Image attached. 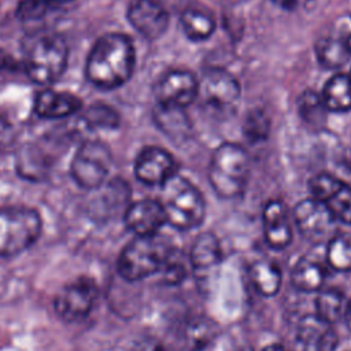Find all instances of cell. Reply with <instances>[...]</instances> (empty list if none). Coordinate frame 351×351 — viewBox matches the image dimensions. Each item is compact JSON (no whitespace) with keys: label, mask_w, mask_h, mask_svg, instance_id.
Here are the masks:
<instances>
[{"label":"cell","mask_w":351,"mask_h":351,"mask_svg":"<svg viewBox=\"0 0 351 351\" xmlns=\"http://www.w3.org/2000/svg\"><path fill=\"white\" fill-rule=\"evenodd\" d=\"M134 63L136 51L132 40L123 33H107L92 47L85 74L95 86L115 89L130 80Z\"/></svg>","instance_id":"obj_1"},{"label":"cell","mask_w":351,"mask_h":351,"mask_svg":"<svg viewBox=\"0 0 351 351\" xmlns=\"http://www.w3.org/2000/svg\"><path fill=\"white\" fill-rule=\"evenodd\" d=\"M159 199L166 221L178 230L199 228L206 217V202L202 192L188 178L176 173L162 186Z\"/></svg>","instance_id":"obj_2"},{"label":"cell","mask_w":351,"mask_h":351,"mask_svg":"<svg viewBox=\"0 0 351 351\" xmlns=\"http://www.w3.org/2000/svg\"><path fill=\"white\" fill-rule=\"evenodd\" d=\"M250 158L236 143H222L215 148L208 165V182L221 199L239 197L247 185Z\"/></svg>","instance_id":"obj_3"},{"label":"cell","mask_w":351,"mask_h":351,"mask_svg":"<svg viewBox=\"0 0 351 351\" xmlns=\"http://www.w3.org/2000/svg\"><path fill=\"white\" fill-rule=\"evenodd\" d=\"M173 247L158 234L136 236L121 251L117 262L119 276L126 281H140L160 273Z\"/></svg>","instance_id":"obj_4"},{"label":"cell","mask_w":351,"mask_h":351,"mask_svg":"<svg viewBox=\"0 0 351 351\" xmlns=\"http://www.w3.org/2000/svg\"><path fill=\"white\" fill-rule=\"evenodd\" d=\"M67 44L58 33H40L25 45V71L40 85L56 81L67 66Z\"/></svg>","instance_id":"obj_5"},{"label":"cell","mask_w":351,"mask_h":351,"mask_svg":"<svg viewBox=\"0 0 351 351\" xmlns=\"http://www.w3.org/2000/svg\"><path fill=\"white\" fill-rule=\"evenodd\" d=\"M197 80L199 88L196 100H199L206 114L214 119L226 121L237 112L241 99V86L232 73L211 67Z\"/></svg>","instance_id":"obj_6"},{"label":"cell","mask_w":351,"mask_h":351,"mask_svg":"<svg viewBox=\"0 0 351 351\" xmlns=\"http://www.w3.org/2000/svg\"><path fill=\"white\" fill-rule=\"evenodd\" d=\"M41 217L30 207L0 208V258H10L30 248L41 234Z\"/></svg>","instance_id":"obj_7"},{"label":"cell","mask_w":351,"mask_h":351,"mask_svg":"<svg viewBox=\"0 0 351 351\" xmlns=\"http://www.w3.org/2000/svg\"><path fill=\"white\" fill-rule=\"evenodd\" d=\"M111 167V152L96 140L84 141L71 160V176L84 189H97L106 181Z\"/></svg>","instance_id":"obj_8"},{"label":"cell","mask_w":351,"mask_h":351,"mask_svg":"<svg viewBox=\"0 0 351 351\" xmlns=\"http://www.w3.org/2000/svg\"><path fill=\"white\" fill-rule=\"evenodd\" d=\"M97 298L99 289L95 280L81 276L55 295L53 310L66 322H77L90 314Z\"/></svg>","instance_id":"obj_9"},{"label":"cell","mask_w":351,"mask_h":351,"mask_svg":"<svg viewBox=\"0 0 351 351\" xmlns=\"http://www.w3.org/2000/svg\"><path fill=\"white\" fill-rule=\"evenodd\" d=\"M291 217L299 233L310 243H328L336 234V219L328 207L314 197H307L298 202Z\"/></svg>","instance_id":"obj_10"},{"label":"cell","mask_w":351,"mask_h":351,"mask_svg":"<svg viewBox=\"0 0 351 351\" xmlns=\"http://www.w3.org/2000/svg\"><path fill=\"white\" fill-rule=\"evenodd\" d=\"M310 197L324 203L336 222L351 226V185L330 173H318L308 180Z\"/></svg>","instance_id":"obj_11"},{"label":"cell","mask_w":351,"mask_h":351,"mask_svg":"<svg viewBox=\"0 0 351 351\" xmlns=\"http://www.w3.org/2000/svg\"><path fill=\"white\" fill-rule=\"evenodd\" d=\"M199 80L188 70H169L155 86L156 104L185 110L197 97Z\"/></svg>","instance_id":"obj_12"},{"label":"cell","mask_w":351,"mask_h":351,"mask_svg":"<svg viewBox=\"0 0 351 351\" xmlns=\"http://www.w3.org/2000/svg\"><path fill=\"white\" fill-rule=\"evenodd\" d=\"M129 23L145 40H159L169 27V12L156 0H132L128 12Z\"/></svg>","instance_id":"obj_13"},{"label":"cell","mask_w":351,"mask_h":351,"mask_svg":"<svg viewBox=\"0 0 351 351\" xmlns=\"http://www.w3.org/2000/svg\"><path fill=\"white\" fill-rule=\"evenodd\" d=\"M177 173V163L173 155L155 145L143 148L134 162L136 178L148 186H162Z\"/></svg>","instance_id":"obj_14"},{"label":"cell","mask_w":351,"mask_h":351,"mask_svg":"<svg viewBox=\"0 0 351 351\" xmlns=\"http://www.w3.org/2000/svg\"><path fill=\"white\" fill-rule=\"evenodd\" d=\"M123 221L136 236L158 234L160 228L167 223L165 210L160 202L155 199H141L130 203L123 213Z\"/></svg>","instance_id":"obj_15"},{"label":"cell","mask_w":351,"mask_h":351,"mask_svg":"<svg viewBox=\"0 0 351 351\" xmlns=\"http://www.w3.org/2000/svg\"><path fill=\"white\" fill-rule=\"evenodd\" d=\"M263 236L273 250H284L292 243V217L287 206L278 200H269L262 211Z\"/></svg>","instance_id":"obj_16"},{"label":"cell","mask_w":351,"mask_h":351,"mask_svg":"<svg viewBox=\"0 0 351 351\" xmlns=\"http://www.w3.org/2000/svg\"><path fill=\"white\" fill-rule=\"evenodd\" d=\"M296 351H335L337 333L333 325L322 321L315 314L304 315L296 328Z\"/></svg>","instance_id":"obj_17"},{"label":"cell","mask_w":351,"mask_h":351,"mask_svg":"<svg viewBox=\"0 0 351 351\" xmlns=\"http://www.w3.org/2000/svg\"><path fill=\"white\" fill-rule=\"evenodd\" d=\"M222 261V248L218 237L211 232H203L196 236L189 255L193 273L197 277L206 276L219 266Z\"/></svg>","instance_id":"obj_18"},{"label":"cell","mask_w":351,"mask_h":351,"mask_svg":"<svg viewBox=\"0 0 351 351\" xmlns=\"http://www.w3.org/2000/svg\"><path fill=\"white\" fill-rule=\"evenodd\" d=\"M82 107L80 97L53 89L41 90L34 100V111L41 118L56 119L75 114Z\"/></svg>","instance_id":"obj_19"},{"label":"cell","mask_w":351,"mask_h":351,"mask_svg":"<svg viewBox=\"0 0 351 351\" xmlns=\"http://www.w3.org/2000/svg\"><path fill=\"white\" fill-rule=\"evenodd\" d=\"M321 100L328 112L351 111V77L348 74H333L322 86Z\"/></svg>","instance_id":"obj_20"},{"label":"cell","mask_w":351,"mask_h":351,"mask_svg":"<svg viewBox=\"0 0 351 351\" xmlns=\"http://www.w3.org/2000/svg\"><path fill=\"white\" fill-rule=\"evenodd\" d=\"M180 26L188 40L200 43L208 40L214 34L217 22L208 11L197 7H189L181 12Z\"/></svg>","instance_id":"obj_21"},{"label":"cell","mask_w":351,"mask_h":351,"mask_svg":"<svg viewBox=\"0 0 351 351\" xmlns=\"http://www.w3.org/2000/svg\"><path fill=\"white\" fill-rule=\"evenodd\" d=\"M154 121L156 126L176 143L184 141L191 134L192 125L182 108L156 104L154 110Z\"/></svg>","instance_id":"obj_22"},{"label":"cell","mask_w":351,"mask_h":351,"mask_svg":"<svg viewBox=\"0 0 351 351\" xmlns=\"http://www.w3.org/2000/svg\"><path fill=\"white\" fill-rule=\"evenodd\" d=\"M326 278L324 266L313 259H299L291 270L292 285L302 292H318L322 289Z\"/></svg>","instance_id":"obj_23"},{"label":"cell","mask_w":351,"mask_h":351,"mask_svg":"<svg viewBox=\"0 0 351 351\" xmlns=\"http://www.w3.org/2000/svg\"><path fill=\"white\" fill-rule=\"evenodd\" d=\"M250 280L262 296H276L281 289V269L271 261H256L250 267Z\"/></svg>","instance_id":"obj_24"},{"label":"cell","mask_w":351,"mask_h":351,"mask_svg":"<svg viewBox=\"0 0 351 351\" xmlns=\"http://www.w3.org/2000/svg\"><path fill=\"white\" fill-rule=\"evenodd\" d=\"M347 299L344 293L335 288L319 289L315 298V315L333 325L343 318Z\"/></svg>","instance_id":"obj_25"},{"label":"cell","mask_w":351,"mask_h":351,"mask_svg":"<svg viewBox=\"0 0 351 351\" xmlns=\"http://www.w3.org/2000/svg\"><path fill=\"white\" fill-rule=\"evenodd\" d=\"M326 262L336 271H351V232L336 233L326 243Z\"/></svg>","instance_id":"obj_26"},{"label":"cell","mask_w":351,"mask_h":351,"mask_svg":"<svg viewBox=\"0 0 351 351\" xmlns=\"http://www.w3.org/2000/svg\"><path fill=\"white\" fill-rule=\"evenodd\" d=\"M314 52H315V58H317L318 63L329 70L340 69L350 58V53L346 49L344 41L335 40L330 37L318 40L315 43Z\"/></svg>","instance_id":"obj_27"},{"label":"cell","mask_w":351,"mask_h":351,"mask_svg":"<svg viewBox=\"0 0 351 351\" xmlns=\"http://www.w3.org/2000/svg\"><path fill=\"white\" fill-rule=\"evenodd\" d=\"M16 169L21 177L30 181H38L44 178L48 167L44 155L37 148L30 147L21 149L16 159Z\"/></svg>","instance_id":"obj_28"},{"label":"cell","mask_w":351,"mask_h":351,"mask_svg":"<svg viewBox=\"0 0 351 351\" xmlns=\"http://www.w3.org/2000/svg\"><path fill=\"white\" fill-rule=\"evenodd\" d=\"M298 107H299L300 118L311 128H317V126L321 128L325 123L328 111L321 100L319 93L314 90L303 92L300 95Z\"/></svg>","instance_id":"obj_29"},{"label":"cell","mask_w":351,"mask_h":351,"mask_svg":"<svg viewBox=\"0 0 351 351\" xmlns=\"http://www.w3.org/2000/svg\"><path fill=\"white\" fill-rule=\"evenodd\" d=\"M241 130L250 143H262L270 134V119L261 108H252L245 114Z\"/></svg>","instance_id":"obj_30"},{"label":"cell","mask_w":351,"mask_h":351,"mask_svg":"<svg viewBox=\"0 0 351 351\" xmlns=\"http://www.w3.org/2000/svg\"><path fill=\"white\" fill-rule=\"evenodd\" d=\"M84 121L88 126L96 129H117L119 126V114L110 106L103 103H95L88 107L84 115Z\"/></svg>","instance_id":"obj_31"},{"label":"cell","mask_w":351,"mask_h":351,"mask_svg":"<svg viewBox=\"0 0 351 351\" xmlns=\"http://www.w3.org/2000/svg\"><path fill=\"white\" fill-rule=\"evenodd\" d=\"M165 282L170 284V285H177L180 282H182L186 277V267L184 265V262L180 259L178 252L176 250H173L170 258L167 259V262L165 263L163 269L160 270Z\"/></svg>","instance_id":"obj_32"},{"label":"cell","mask_w":351,"mask_h":351,"mask_svg":"<svg viewBox=\"0 0 351 351\" xmlns=\"http://www.w3.org/2000/svg\"><path fill=\"white\" fill-rule=\"evenodd\" d=\"M49 3V0H21L16 7V15L22 21L40 19L47 14Z\"/></svg>","instance_id":"obj_33"},{"label":"cell","mask_w":351,"mask_h":351,"mask_svg":"<svg viewBox=\"0 0 351 351\" xmlns=\"http://www.w3.org/2000/svg\"><path fill=\"white\" fill-rule=\"evenodd\" d=\"M277 7L287 10V11H293L303 5L307 0H271Z\"/></svg>","instance_id":"obj_34"},{"label":"cell","mask_w":351,"mask_h":351,"mask_svg":"<svg viewBox=\"0 0 351 351\" xmlns=\"http://www.w3.org/2000/svg\"><path fill=\"white\" fill-rule=\"evenodd\" d=\"M11 132V125L4 118V115L0 112V147L8 140Z\"/></svg>","instance_id":"obj_35"},{"label":"cell","mask_w":351,"mask_h":351,"mask_svg":"<svg viewBox=\"0 0 351 351\" xmlns=\"http://www.w3.org/2000/svg\"><path fill=\"white\" fill-rule=\"evenodd\" d=\"M12 67H15L12 56H10L4 49L0 48V70H11Z\"/></svg>","instance_id":"obj_36"},{"label":"cell","mask_w":351,"mask_h":351,"mask_svg":"<svg viewBox=\"0 0 351 351\" xmlns=\"http://www.w3.org/2000/svg\"><path fill=\"white\" fill-rule=\"evenodd\" d=\"M343 318H344V322H346L347 328H348V329H350V332H351V299H348V300H347V304H346V310H344V315H343Z\"/></svg>","instance_id":"obj_37"},{"label":"cell","mask_w":351,"mask_h":351,"mask_svg":"<svg viewBox=\"0 0 351 351\" xmlns=\"http://www.w3.org/2000/svg\"><path fill=\"white\" fill-rule=\"evenodd\" d=\"M262 351H287V350L281 344L273 343V344H267L266 347H263Z\"/></svg>","instance_id":"obj_38"},{"label":"cell","mask_w":351,"mask_h":351,"mask_svg":"<svg viewBox=\"0 0 351 351\" xmlns=\"http://www.w3.org/2000/svg\"><path fill=\"white\" fill-rule=\"evenodd\" d=\"M344 41V45H346V49L348 51V53H350V56H351V33L343 40Z\"/></svg>","instance_id":"obj_39"},{"label":"cell","mask_w":351,"mask_h":351,"mask_svg":"<svg viewBox=\"0 0 351 351\" xmlns=\"http://www.w3.org/2000/svg\"><path fill=\"white\" fill-rule=\"evenodd\" d=\"M51 3H64V1H70V0H49Z\"/></svg>","instance_id":"obj_40"},{"label":"cell","mask_w":351,"mask_h":351,"mask_svg":"<svg viewBox=\"0 0 351 351\" xmlns=\"http://www.w3.org/2000/svg\"><path fill=\"white\" fill-rule=\"evenodd\" d=\"M348 75H350V77H351V73H350V74H348Z\"/></svg>","instance_id":"obj_41"}]
</instances>
